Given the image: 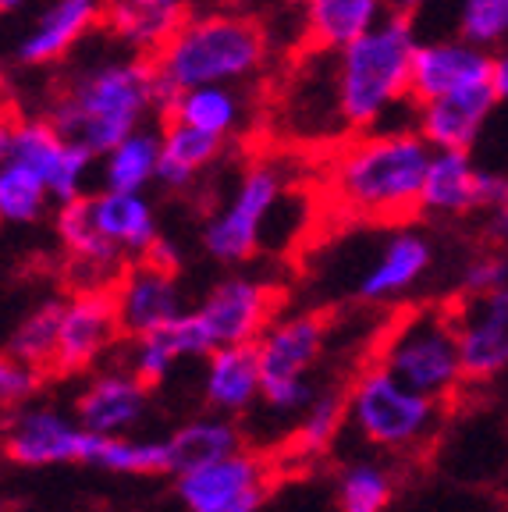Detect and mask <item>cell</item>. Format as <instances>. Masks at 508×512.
<instances>
[{
    "label": "cell",
    "mask_w": 508,
    "mask_h": 512,
    "mask_svg": "<svg viewBox=\"0 0 508 512\" xmlns=\"http://www.w3.org/2000/svg\"><path fill=\"white\" fill-rule=\"evenodd\" d=\"M384 0H306V40L317 54H338L384 22Z\"/></svg>",
    "instance_id": "d4e9b609"
},
{
    "label": "cell",
    "mask_w": 508,
    "mask_h": 512,
    "mask_svg": "<svg viewBox=\"0 0 508 512\" xmlns=\"http://www.w3.org/2000/svg\"><path fill=\"white\" fill-rule=\"evenodd\" d=\"M466 388H484L508 374V285L487 296L452 299Z\"/></svg>",
    "instance_id": "30bf717a"
},
{
    "label": "cell",
    "mask_w": 508,
    "mask_h": 512,
    "mask_svg": "<svg viewBox=\"0 0 508 512\" xmlns=\"http://www.w3.org/2000/svg\"><path fill=\"white\" fill-rule=\"evenodd\" d=\"M29 0H0V15H11V11H18V8H25Z\"/></svg>",
    "instance_id": "7dc6e473"
},
{
    "label": "cell",
    "mask_w": 508,
    "mask_h": 512,
    "mask_svg": "<svg viewBox=\"0 0 508 512\" xmlns=\"http://www.w3.org/2000/svg\"><path fill=\"white\" fill-rule=\"evenodd\" d=\"M203 399L217 416H239L260 402V360L256 345H224L207 356Z\"/></svg>",
    "instance_id": "cb8c5ba5"
},
{
    "label": "cell",
    "mask_w": 508,
    "mask_h": 512,
    "mask_svg": "<svg viewBox=\"0 0 508 512\" xmlns=\"http://www.w3.org/2000/svg\"><path fill=\"white\" fill-rule=\"evenodd\" d=\"M281 292L270 281L231 274L210 288L203 303L196 306V317L203 320L214 349L224 345H256L263 331L274 324Z\"/></svg>",
    "instance_id": "9c48e42d"
},
{
    "label": "cell",
    "mask_w": 508,
    "mask_h": 512,
    "mask_svg": "<svg viewBox=\"0 0 508 512\" xmlns=\"http://www.w3.org/2000/svg\"><path fill=\"white\" fill-rule=\"evenodd\" d=\"M143 260H150V264H157V267H167V271H178V246L175 242L160 239L157 246L143 256Z\"/></svg>",
    "instance_id": "ee69618b"
},
{
    "label": "cell",
    "mask_w": 508,
    "mask_h": 512,
    "mask_svg": "<svg viewBox=\"0 0 508 512\" xmlns=\"http://www.w3.org/2000/svg\"><path fill=\"white\" fill-rule=\"evenodd\" d=\"M125 477H164L171 470V445L157 438H100L93 434L89 463Z\"/></svg>",
    "instance_id": "4dcf8cb0"
},
{
    "label": "cell",
    "mask_w": 508,
    "mask_h": 512,
    "mask_svg": "<svg viewBox=\"0 0 508 512\" xmlns=\"http://www.w3.org/2000/svg\"><path fill=\"white\" fill-rule=\"evenodd\" d=\"M175 491L182 498V505L189 512H207V509H224V505L253 502V498H267L270 484H274V470L270 459L260 452H235L228 459H217L210 466H199L192 473L175 477Z\"/></svg>",
    "instance_id": "9a60e30c"
},
{
    "label": "cell",
    "mask_w": 508,
    "mask_h": 512,
    "mask_svg": "<svg viewBox=\"0 0 508 512\" xmlns=\"http://www.w3.org/2000/svg\"><path fill=\"white\" fill-rule=\"evenodd\" d=\"M118 338L121 320L111 288H79L64 299L61 335H57V356L50 374H86L114 349Z\"/></svg>",
    "instance_id": "8fae6325"
},
{
    "label": "cell",
    "mask_w": 508,
    "mask_h": 512,
    "mask_svg": "<svg viewBox=\"0 0 508 512\" xmlns=\"http://www.w3.org/2000/svg\"><path fill=\"white\" fill-rule=\"evenodd\" d=\"M416 47H420V36H416L413 18L384 15L377 29L338 50L331 72L338 121L349 125L356 136L384 128V118L395 107L409 104Z\"/></svg>",
    "instance_id": "3957f363"
},
{
    "label": "cell",
    "mask_w": 508,
    "mask_h": 512,
    "mask_svg": "<svg viewBox=\"0 0 508 512\" xmlns=\"http://www.w3.org/2000/svg\"><path fill=\"white\" fill-rule=\"evenodd\" d=\"M153 111H167L150 57H114L100 61L61 86L47 121L72 146L96 160L121 139L150 125Z\"/></svg>",
    "instance_id": "7a4b0ae2"
},
{
    "label": "cell",
    "mask_w": 508,
    "mask_h": 512,
    "mask_svg": "<svg viewBox=\"0 0 508 512\" xmlns=\"http://www.w3.org/2000/svg\"><path fill=\"white\" fill-rule=\"evenodd\" d=\"M160 168V128L146 125L121 139L111 153L100 157V189L107 192H146L157 182Z\"/></svg>",
    "instance_id": "f546056e"
},
{
    "label": "cell",
    "mask_w": 508,
    "mask_h": 512,
    "mask_svg": "<svg viewBox=\"0 0 508 512\" xmlns=\"http://www.w3.org/2000/svg\"><path fill=\"white\" fill-rule=\"evenodd\" d=\"M93 434L82 431L75 416L50 406H22L4 431V456L18 466L89 463Z\"/></svg>",
    "instance_id": "7c38bea8"
},
{
    "label": "cell",
    "mask_w": 508,
    "mask_h": 512,
    "mask_svg": "<svg viewBox=\"0 0 508 512\" xmlns=\"http://www.w3.org/2000/svg\"><path fill=\"white\" fill-rule=\"evenodd\" d=\"M285 196V178L270 164H253L239 178L231 200L203 224V249L217 264H246L263 242L270 214Z\"/></svg>",
    "instance_id": "ba28073f"
},
{
    "label": "cell",
    "mask_w": 508,
    "mask_h": 512,
    "mask_svg": "<svg viewBox=\"0 0 508 512\" xmlns=\"http://www.w3.org/2000/svg\"><path fill=\"white\" fill-rule=\"evenodd\" d=\"M189 22L185 0H107L104 29L132 54L153 57Z\"/></svg>",
    "instance_id": "ffe728a7"
},
{
    "label": "cell",
    "mask_w": 508,
    "mask_h": 512,
    "mask_svg": "<svg viewBox=\"0 0 508 512\" xmlns=\"http://www.w3.org/2000/svg\"><path fill=\"white\" fill-rule=\"evenodd\" d=\"M505 200H508V175H505V171L480 168V182H477V214H494V210H498Z\"/></svg>",
    "instance_id": "ab89813d"
},
{
    "label": "cell",
    "mask_w": 508,
    "mask_h": 512,
    "mask_svg": "<svg viewBox=\"0 0 508 512\" xmlns=\"http://www.w3.org/2000/svg\"><path fill=\"white\" fill-rule=\"evenodd\" d=\"M43 374L25 367L11 352H0V406H25L32 395L40 392Z\"/></svg>",
    "instance_id": "f35d334b"
},
{
    "label": "cell",
    "mask_w": 508,
    "mask_h": 512,
    "mask_svg": "<svg viewBox=\"0 0 508 512\" xmlns=\"http://www.w3.org/2000/svg\"><path fill=\"white\" fill-rule=\"evenodd\" d=\"M68 139L50 125L47 118H18L15 125V143H11V160L22 164L25 171L40 175L43 182H50L54 168L61 164Z\"/></svg>",
    "instance_id": "d590c367"
},
{
    "label": "cell",
    "mask_w": 508,
    "mask_h": 512,
    "mask_svg": "<svg viewBox=\"0 0 508 512\" xmlns=\"http://www.w3.org/2000/svg\"><path fill=\"white\" fill-rule=\"evenodd\" d=\"M61 313H64V299H47L32 313H25V320L15 328L8 342V352L15 360H22L25 367L40 370H54V356H57V335H61Z\"/></svg>",
    "instance_id": "d6a6232c"
},
{
    "label": "cell",
    "mask_w": 508,
    "mask_h": 512,
    "mask_svg": "<svg viewBox=\"0 0 508 512\" xmlns=\"http://www.w3.org/2000/svg\"><path fill=\"white\" fill-rule=\"evenodd\" d=\"M349 424V402H345V388H324L317 392V399L310 402V409L299 416L295 427V456L317 459L327 456L331 445L338 441V434Z\"/></svg>",
    "instance_id": "1f68e13d"
},
{
    "label": "cell",
    "mask_w": 508,
    "mask_h": 512,
    "mask_svg": "<svg viewBox=\"0 0 508 512\" xmlns=\"http://www.w3.org/2000/svg\"><path fill=\"white\" fill-rule=\"evenodd\" d=\"M54 228H57V239H61L64 253L82 267V278H89L86 288H114V281H118V274L128 267V260L104 239V235L96 232L93 214H89V196L57 207Z\"/></svg>",
    "instance_id": "603a6c76"
},
{
    "label": "cell",
    "mask_w": 508,
    "mask_h": 512,
    "mask_svg": "<svg viewBox=\"0 0 508 512\" xmlns=\"http://www.w3.org/2000/svg\"><path fill=\"white\" fill-rule=\"evenodd\" d=\"M327 345V320L320 313L278 317L256 342L260 360V402L278 416H302L317 399L310 381Z\"/></svg>",
    "instance_id": "52a82bcc"
},
{
    "label": "cell",
    "mask_w": 508,
    "mask_h": 512,
    "mask_svg": "<svg viewBox=\"0 0 508 512\" xmlns=\"http://www.w3.org/2000/svg\"><path fill=\"white\" fill-rule=\"evenodd\" d=\"M494 107H498L494 86L466 89V93H452V96H441V100H430V104L413 107V128L420 132L430 150L469 153L473 143L484 136Z\"/></svg>",
    "instance_id": "ac0fdd59"
},
{
    "label": "cell",
    "mask_w": 508,
    "mask_h": 512,
    "mask_svg": "<svg viewBox=\"0 0 508 512\" xmlns=\"http://www.w3.org/2000/svg\"><path fill=\"white\" fill-rule=\"evenodd\" d=\"M260 498H253V502H239V505H224V509H207V512H256L260 509Z\"/></svg>",
    "instance_id": "bcb514c9"
},
{
    "label": "cell",
    "mask_w": 508,
    "mask_h": 512,
    "mask_svg": "<svg viewBox=\"0 0 508 512\" xmlns=\"http://www.w3.org/2000/svg\"><path fill=\"white\" fill-rule=\"evenodd\" d=\"M246 118V104L242 96L235 93V86H199L189 93H178L167 107V121H178V125H189L203 136L228 139L235 128Z\"/></svg>",
    "instance_id": "f1b7e54d"
},
{
    "label": "cell",
    "mask_w": 508,
    "mask_h": 512,
    "mask_svg": "<svg viewBox=\"0 0 508 512\" xmlns=\"http://www.w3.org/2000/svg\"><path fill=\"white\" fill-rule=\"evenodd\" d=\"M395 498V473L377 459H356L338 473V509L384 512Z\"/></svg>",
    "instance_id": "836d02e7"
},
{
    "label": "cell",
    "mask_w": 508,
    "mask_h": 512,
    "mask_svg": "<svg viewBox=\"0 0 508 512\" xmlns=\"http://www.w3.org/2000/svg\"><path fill=\"white\" fill-rule=\"evenodd\" d=\"M4 93H8V75H4V68H0V107H4Z\"/></svg>",
    "instance_id": "c3c4849f"
},
{
    "label": "cell",
    "mask_w": 508,
    "mask_h": 512,
    "mask_svg": "<svg viewBox=\"0 0 508 512\" xmlns=\"http://www.w3.org/2000/svg\"><path fill=\"white\" fill-rule=\"evenodd\" d=\"M146 406L150 388L132 370H100L75 399V420L82 431L100 438H128L135 424H143Z\"/></svg>",
    "instance_id": "2e32d148"
},
{
    "label": "cell",
    "mask_w": 508,
    "mask_h": 512,
    "mask_svg": "<svg viewBox=\"0 0 508 512\" xmlns=\"http://www.w3.org/2000/svg\"><path fill=\"white\" fill-rule=\"evenodd\" d=\"M427 4H434V0H384L388 15H402V18H416Z\"/></svg>",
    "instance_id": "f6af8a7d"
},
{
    "label": "cell",
    "mask_w": 508,
    "mask_h": 512,
    "mask_svg": "<svg viewBox=\"0 0 508 512\" xmlns=\"http://www.w3.org/2000/svg\"><path fill=\"white\" fill-rule=\"evenodd\" d=\"M89 214L96 232L104 235L125 260H143L160 242V221L143 192H89Z\"/></svg>",
    "instance_id": "44dd1931"
},
{
    "label": "cell",
    "mask_w": 508,
    "mask_h": 512,
    "mask_svg": "<svg viewBox=\"0 0 508 512\" xmlns=\"http://www.w3.org/2000/svg\"><path fill=\"white\" fill-rule=\"evenodd\" d=\"M263 61H267V32L256 18L239 11H210L189 18L175 32V40L153 57V72L164 104L171 107V100L189 89L235 86L260 72Z\"/></svg>",
    "instance_id": "277c9868"
},
{
    "label": "cell",
    "mask_w": 508,
    "mask_h": 512,
    "mask_svg": "<svg viewBox=\"0 0 508 512\" xmlns=\"http://www.w3.org/2000/svg\"><path fill=\"white\" fill-rule=\"evenodd\" d=\"M224 143L214 136H203L196 128L178 125V121H164L160 128V168L157 182L167 189H189L203 171L221 157Z\"/></svg>",
    "instance_id": "83f0119b"
},
{
    "label": "cell",
    "mask_w": 508,
    "mask_h": 512,
    "mask_svg": "<svg viewBox=\"0 0 508 512\" xmlns=\"http://www.w3.org/2000/svg\"><path fill=\"white\" fill-rule=\"evenodd\" d=\"M345 402H349V424L359 431V438L398 456L423 452L448 416L445 402L405 388L377 363H366L352 377V384L345 388Z\"/></svg>",
    "instance_id": "8992f818"
},
{
    "label": "cell",
    "mask_w": 508,
    "mask_h": 512,
    "mask_svg": "<svg viewBox=\"0 0 508 512\" xmlns=\"http://www.w3.org/2000/svg\"><path fill=\"white\" fill-rule=\"evenodd\" d=\"M15 125L18 114L11 107H0V168L11 160V143H15Z\"/></svg>",
    "instance_id": "b9f144b4"
},
{
    "label": "cell",
    "mask_w": 508,
    "mask_h": 512,
    "mask_svg": "<svg viewBox=\"0 0 508 512\" xmlns=\"http://www.w3.org/2000/svg\"><path fill=\"white\" fill-rule=\"evenodd\" d=\"M491 86H494V93H498V104H501V100H508V43L501 50H494Z\"/></svg>",
    "instance_id": "7bdbcfd3"
},
{
    "label": "cell",
    "mask_w": 508,
    "mask_h": 512,
    "mask_svg": "<svg viewBox=\"0 0 508 512\" xmlns=\"http://www.w3.org/2000/svg\"><path fill=\"white\" fill-rule=\"evenodd\" d=\"M214 352L203 320L196 317V310H189L185 317H178L175 324H167L164 331H153L146 338H135L132 356H128V370H132L146 388L167 381V374L178 367L182 360H207Z\"/></svg>",
    "instance_id": "7402d4cb"
},
{
    "label": "cell",
    "mask_w": 508,
    "mask_h": 512,
    "mask_svg": "<svg viewBox=\"0 0 508 512\" xmlns=\"http://www.w3.org/2000/svg\"><path fill=\"white\" fill-rule=\"evenodd\" d=\"M370 363L384 367L405 388L452 406L466 392L452 303L398 313L377 342Z\"/></svg>",
    "instance_id": "5b68a950"
},
{
    "label": "cell",
    "mask_w": 508,
    "mask_h": 512,
    "mask_svg": "<svg viewBox=\"0 0 508 512\" xmlns=\"http://www.w3.org/2000/svg\"><path fill=\"white\" fill-rule=\"evenodd\" d=\"M114 306H118L121 335L125 338H146L153 331H164L185 317V296L178 285V274L157 267L150 260H132L114 281Z\"/></svg>",
    "instance_id": "4fadbf2b"
},
{
    "label": "cell",
    "mask_w": 508,
    "mask_h": 512,
    "mask_svg": "<svg viewBox=\"0 0 508 512\" xmlns=\"http://www.w3.org/2000/svg\"><path fill=\"white\" fill-rule=\"evenodd\" d=\"M508 285V256L501 249H480L466 260L459 274V296H487Z\"/></svg>",
    "instance_id": "74e56055"
},
{
    "label": "cell",
    "mask_w": 508,
    "mask_h": 512,
    "mask_svg": "<svg viewBox=\"0 0 508 512\" xmlns=\"http://www.w3.org/2000/svg\"><path fill=\"white\" fill-rule=\"evenodd\" d=\"M167 445H171V470H175V477H182V473H192L199 466H210L217 459L242 452L246 438H242L239 424L231 416H199V420L178 427L167 438Z\"/></svg>",
    "instance_id": "4316f807"
},
{
    "label": "cell",
    "mask_w": 508,
    "mask_h": 512,
    "mask_svg": "<svg viewBox=\"0 0 508 512\" xmlns=\"http://www.w3.org/2000/svg\"><path fill=\"white\" fill-rule=\"evenodd\" d=\"M434 267V242L423 232L402 228L381 246V253L374 256L370 271L359 278L356 296L370 306H384L402 299L405 292H413Z\"/></svg>",
    "instance_id": "d6986e66"
},
{
    "label": "cell",
    "mask_w": 508,
    "mask_h": 512,
    "mask_svg": "<svg viewBox=\"0 0 508 512\" xmlns=\"http://www.w3.org/2000/svg\"><path fill=\"white\" fill-rule=\"evenodd\" d=\"M480 168L462 150H434L427 178L420 189V214L427 217H466L477 214Z\"/></svg>",
    "instance_id": "484cf974"
},
{
    "label": "cell",
    "mask_w": 508,
    "mask_h": 512,
    "mask_svg": "<svg viewBox=\"0 0 508 512\" xmlns=\"http://www.w3.org/2000/svg\"><path fill=\"white\" fill-rule=\"evenodd\" d=\"M484 239H487V246H491V249H501V253H508V200L501 203L494 214H487Z\"/></svg>",
    "instance_id": "60d3db41"
},
{
    "label": "cell",
    "mask_w": 508,
    "mask_h": 512,
    "mask_svg": "<svg viewBox=\"0 0 508 512\" xmlns=\"http://www.w3.org/2000/svg\"><path fill=\"white\" fill-rule=\"evenodd\" d=\"M430 150L413 125L359 132L338 146L327 168V189L338 210L359 221L395 224L420 214V189Z\"/></svg>",
    "instance_id": "6da1fadb"
},
{
    "label": "cell",
    "mask_w": 508,
    "mask_h": 512,
    "mask_svg": "<svg viewBox=\"0 0 508 512\" xmlns=\"http://www.w3.org/2000/svg\"><path fill=\"white\" fill-rule=\"evenodd\" d=\"M494 54L459 40V36H441V40H420L413 54V79H409V104L420 107L441 96L466 93V89L491 86Z\"/></svg>",
    "instance_id": "5bb4252c"
},
{
    "label": "cell",
    "mask_w": 508,
    "mask_h": 512,
    "mask_svg": "<svg viewBox=\"0 0 508 512\" xmlns=\"http://www.w3.org/2000/svg\"><path fill=\"white\" fill-rule=\"evenodd\" d=\"M104 4L107 0H50L15 43V61L25 68H47L61 61L96 25H104Z\"/></svg>",
    "instance_id": "e0dca14e"
},
{
    "label": "cell",
    "mask_w": 508,
    "mask_h": 512,
    "mask_svg": "<svg viewBox=\"0 0 508 512\" xmlns=\"http://www.w3.org/2000/svg\"><path fill=\"white\" fill-rule=\"evenodd\" d=\"M50 210V189L40 175L8 160L0 168V224H36Z\"/></svg>",
    "instance_id": "e575fe53"
},
{
    "label": "cell",
    "mask_w": 508,
    "mask_h": 512,
    "mask_svg": "<svg viewBox=\"0 0 508 512\" xmlns=\"http://www.w3.org/2000/svg\"><path fill=\"white\" fill-rule=\"evenodd\" d=\"M455 36L487 54L501 50L508 43V0H459Z\"/></svg>",
    "instance_id": "8d00e7d4"
}]
</instances>
